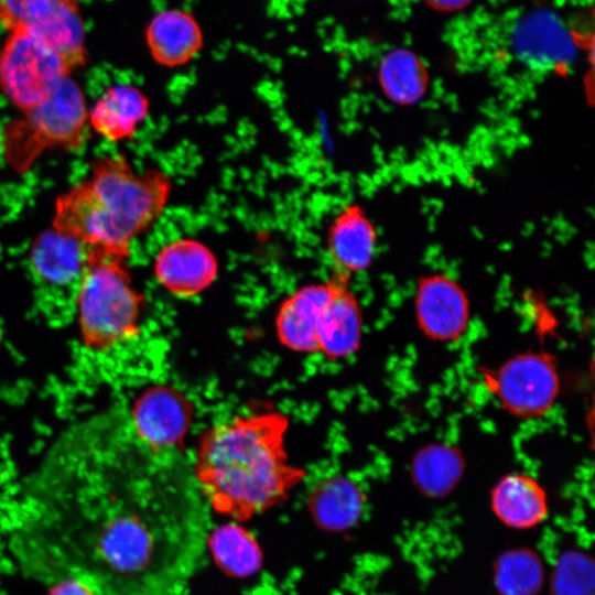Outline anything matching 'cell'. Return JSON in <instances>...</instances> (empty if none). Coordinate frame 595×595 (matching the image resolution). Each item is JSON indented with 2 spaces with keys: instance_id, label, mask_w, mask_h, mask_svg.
Returning a JSON list of instances; mask_svg holds the SVG:
<instances>
[{
  "instance_id": "1",
  "label": "cell",
  "mask_w": 595,
  "mask_h": 595,
  "mask_svg": "<svg viewBox=\"0 0 595 595\" xmlns=\"http://www.w3.org/2000/svg\"><path fill=\"white\" fill-rule=\"evenodd\" d=\"M289 423L270 410L236 415L201 434L192 475L209 509L241 521L288 498L305 476L285 448Z\"/></svg>"
},
{
  "instance_id": "2",
  "label": "cell",
  "mask_w": 595,
  "mask_h": 595,
  "mask_svg": "<svg viewBox=\"0 0 595 595\" xmlns=\"http://www.w3.org/2000/svg\"><path fill=\"white\" fill-rule=\"evenodd\" d=\"M172 192L164 170L139 172L122 154L101 155L86 177L56 197L52 227L87 250L128 260L133 240L161 217Z\"/></svg>"
},
{
  "instance_id": "3",
  "label": "cell",
  "mask_w": 595,
  "mask_h": 595,
  "mask_svg": "<svg viewBox=\"0 0 595 595\" xmlns=\"http://www.w3.org/2000/svg\"><path fill=\"white\" fill-rule=\"evenodd\" d=\"M127 261L87 250L75 305L82 342L93 351L110 350L140 333L145 298L134 288Z\"/></svg>"
},
{
  "instance_id": "4",
  "label": "cell",
  "mask_w": 595,
  "mask_h": 595,
  "mask_svg": "<svg viewBox=\"0 0 595 595\" xmlns=\"http://www.w3.org/2000/svg\"><path fill=\"white\" fill-rule=\"evenodd\" d=\"M87 127L85 94L68 76L47 99L22 111V117L6 129V154L14 166L22 167L44 150H76L84 143Z\"/></svg>"
},
{
  "instance_id": "5",
  "label": "cell",
  "mask_w": 595,
  "mask_h": 595,
  "mask_svg": "<svg viewBox=\"0 0 595 595\" xmlns=\"http://www.w3.org/2000/svg\"><path fill=\"white\" fill-rule=\"evenodd\" d=\"M71 74L25 25L9 30L0 50V87L21 112L47 99Z\"/></svg>"
},
{
  "instance_id": "6",
  "label": "cell",
  "mask_w": 595,
  "mask_h": 595,
  "mask_svg": "<svg viewBox=\"0 0 595 595\" xmlns=\"http://www.w3.org/2000/svg\"><path fill=\"white\" fill-rule=\"evenodd\" d=\"M484 385L509 414L520 419L548 413L560 394L555 358L545 351L518 353L483 372Z\"/></svg>"
},
{
  "instance_id": "7",
  "label": "cell",
  "mask_w": 595,
  "mask_h": 595,
  "mask_svg": "<svg viewBox=\"0 0 595 595\" xmlns=\"http://www.w3.org/2000/svg\"><path fill=\"white\" fill-rule=\"evenodd\" d=\"M194 403L181 390L154 385L142 391L131 407V422L139 440L153 452L180 447L194 418Z\"/></svg>"
},
{
  "instance_id": "8",
  "label": "cell",
  "mask_w": 595,
  "mask_h": 595,
  "mask_svg": "<svg viewBox=\"0 0 595 595\" xmlns=\"http://www.w3.org/2000/svg\"><path fill=\"white\" fill-rule=\"evenodd\" d=\"M413 306L420 332L433 342L459 339L470 321L467 293L445 272H431L419 278Z\"/></svg>"
},
{
  "instance_id": "9",
  "label": "cell",
  "mask_w": 595,
  "mask_h": 595,
  "mask_svg": "<svg viewBox=\"0 0 595 595\" xmlns=\"http://www.w3.org/2000/svg\"><path fill=\"white\" fill-rule=\"evenodd\" d=\"M219 264L203 241L180 237L162 246L153 260L156 282L170 294L190 299L202 294L216 281Z\"/></svg>"
},
{
  "instance_id": "10",
  "label": "cell",
  "mask_w": 595,
  "mask_h": 595,
  "mask_svg": "<svg viewBox=\"0 0 595 595\" xmlns=\"http://www.w3.org/2000/svg\"><path fill=\"white\" fill-rule=\"evenodd\" d=\"M377 246L378 231L366 209L357 203L345 205L326 234L332 274L351 280L365 272L375 260Z\"/></svg>"
},
{
  "instance_id": "11",
  "label": "cell",
  "mask_w": 595,
  "mask_h": 595,
  "mask_svg": "<svg viewBox=\"0 0 595 595\" xmlns=\"http://www.w3.org/2000/svg\"><path fill=\"white\" fill-rule=\"evenodd\" d=\"M329 296L316 328L317 353L329 361L354 355L363 338V311L350 288V280L335 274L328 278Z\"/></svg>"
},
{
  "instance_id": "12",
  "label": "cell",
  "mask_w": 595,
  "mask_h": 595,
  "mask_svg": "<svg viewBox=\"0 0 595 595\" xmlns=\"http://www.w3.org/2000/svg\"><path fill=\"white\" fill-rule=\"evenodd\" d=\"M329 292L327 279L303 285L281 302L274 329L283 347L300 354H317L316 328Z\"/></svg>"
},
{
  "instance_id": "13",
  "label": "cell",
  "mask_w": 595,
  "mask_h": 595,
  "mask_svg": "<svg viewBox=\"0 0 595 595\" xmlns=\"http://www.w3.org/2000/svg\"><path fill=\"white\" fill-rule=\"evenodd\" d=\"M150 113V100L137 86H109L88 108V126L110 142L131 140Z\"/></svg>"
},
{
  "instance_id": "14",
  "label": "cell",
  "mask_w": 595,
  "mask_h": 595,
  "mask_svg": "<svg viewBox=\"0 0 595 595\" xmlns=\"http://www.w3.org/2000/svg\"><path fill=\"white\" fill-rule=\"evenodd\" d=\"M495 516L513 529H530L542 523L549 513L548 495L532 476L511 473L501 477L490 493Z\"/></svg>"
},
{
  "instance_id": "15",
  "label": "cell",
  "mask_w": 595,
  "mask_h": 595,
  "mask_svg": "<svg viewBox=\"0 0 595 595\" xmlns=\"http://www.w3.org/2000/svg\"><path fill=\"white\" fill-rule=\"evenodd\" d=\"M86 257L87 249L79 241L53 227L36 236L29 253L33 272L53 286L78 282Z\"/></svg>"
},
{
  "instance_id": "16",
  "label": "cell",
  "mask_w": 595,
  "mask_h": 595,
  "mask_svg": "<svg viewBox=\"0 0 595 595\" xmlns=\"http://www.w3.org/2000/svg\"><path fill=\"white\" fill-rule=\"evenodd\" d=\"M145 40L153 60L166 67L190 62L202 46V33L186 12L166 10L154 15L148 25Z\"/></svg>"
},
{
  "instance_id": "17",
  "label": "cell",
  "mask_w": 595,
  "mask_h": 595,
  "mask_svg": "<svg viewBox=\"0 0 595 595\" xmlns=\"http://www.w3.org/2000/svg\"><path fill=\"white\" fill-rule=\"evenodd\" d=\"M23 25L47 45L72 73L86 64L88 55L78 3H58Z\"/></svg>"
},
{
  "instance_id": "18",
  "label": "cell",
  "mask_w": 595,
  "mask_h": 595,
  "mask_svg": "<svg viewBox=\"0 0 595 595\" xmlns=\"http://www.w3.org/2000/svg\"><path fill=\"white\" fill-rule=\"evenodd\" d=\"M466 462L462 451L450 443L421 446L412 456L410 476L416 489L429 498H443L459 484Z\"/></svg>"
},
{
  "instance_id": "19",
  "label": "cell",
  "mask_w": 595,
  "mask_h": 595,
  "mask_svg": "<svg viewBox=\"0 0 595 595\" xmlns=\"http://www.w3.org/2000/svg\"><path fill=\"white\" fill-rule=\"evenodd\" d=\"M515 47L523 61L545 68H559L570 62L572 40L548 13L526 18L515 35Z\"/></svg>"
},
{
  "instance_id": "20",
  "label": "cell",
  "mask_w": 595,
  "mask_h": 595,
  "mask_svg": "<svg viewBox=\"0 0 595 595\" xmlns=\"http://www.w3.org/2000/svg\"><path fill=\"white\" fill-rule=\"evenodd\" d=\"M378 79L383 94L400 104L419 100L429 83L428 71L421 58L403 47L391 50L382 57Z\"/></svg>"
},
{
  "instance_id": "21",
  "label": "cell",
  "mask_w": 595,
  "mask_h": 595,
  "mask_svg": "<svg viewBox=\"0 0 595 595\" xmlns=\"http://www.w3.org/2000/svg\"><path fill=\"white\" fill-rule=\"evenodd\" d=\"M364 498L354 480L336 475L322 479L315 486L310 496V506L324 523L342 529L357 521Z\"/></svg>"
},
{
  "instance_id": "22",
  "label": "cell",
  "mask_w": 595,
  "mask_h": 595,
  "mask_svg": "<svg viewBox=\"0 0 595 595\" xmlns=\"http://www.w3.org/2000/svg\"><path fill=\"white\" fill-rule=\"evenodd\" d=\"M543 578V564L531 550H509L497 560L495 583L500 595H537Z\"/></svg>"
},
{
  "instance_id": "23",
  "label": "cell",
  "mask_w": 595,
  "mask_h": 595,
  "mask_svg": "<svg viewBox=\"0 0 595 595\" xmlns=\"http://www.w3.org/2000/svg\"><path fill=\"white\" fill-rule=\"evenodd\" d=\"M593 561L578 551H570L559 560L552 576L553 595H592Z\"/></svg>"
},
{
  "instance_id": "24",
  "label": "cell",
  "mask_w": 595,
  "mask_h": 595,
  "mask_svg": "<svg viewBox=\"0 0 595 595\" xmlns=\"http://www.w3.org/2000/svg\"><path fill=\"white\" fill-rule=\"evenodd\" d=\"M65 2L78 3V0H0V24L9 31Z\"/></svg>"
},
{
  "instance_id": "25",
  "label": "cell",
  "mask_w": 595,
  "mask_h": 595,
  "mask_svg": "<svg viewBox=\"0 0 595 595\" xmlns=\"http://www.w3.org/2000/svg\"><path fill=\"white\" fill-rule=\"evenodd\" d=\"M430 7L445 12L458 11L467 7L472 0H424Z\"/></svg>"
}]
</instances>
